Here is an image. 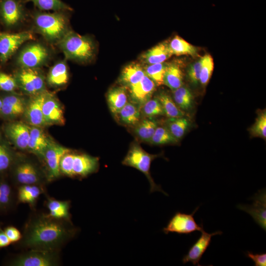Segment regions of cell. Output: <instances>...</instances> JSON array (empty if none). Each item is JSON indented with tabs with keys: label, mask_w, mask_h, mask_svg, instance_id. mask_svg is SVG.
Segmentation results:
<instances>
[{
	"label": "cell",
	"mask_w": 266,
	"mask_h": 266,
	"mask_svg": "<svg viewBox=\"0 0 266 266\" xmlns=\"http://www.w3.org/2000/svg\"><path fill=\"white\" fill-rule=\"evenodd\" d=\"M78 232L71 220L55 218L34 210L24 225L21 239L14 244L24 250L61 251Z\"/></svg>",
	"instance_id": "6da1fadb"
},
{
	"label": "cell",
	"mask_w": 266,
	"mask_h": 266,
	"mask_svg": "<svg viewBox=\"0 0 266 266\" xmlns=\"http://www.w3.org/2000/svg\"><path fill=\"white\" fill-rule=\"evenodd\" d=\"M67 11L48 12L37 10L33 12L35 30L48 42L58 43L70 30Z\"/></svg>",
	"instance_id": "7a4b0ae2"
},
{
	"label": "cell",
	"mask_w": 266,
	"mask_h": 266,
	"mask_svg": "<svg viewBox=\"0 0 266 266\" xmlns=\"http://www.w3.org/2000/svg\"><path fill=\"white\" fill-rule=\"evenodd\" d=\"M68 60L84 62L91 60L95 53V45L89 36L81 35L69 30L58 42Z\"/></svg>",
	"instance_id": "3957f363"
},
{
	"label": "cell",
	"mask_w": 266,
	"mask_h": 266,
	"mask_svg": "<svg viewBox=\"0 0 266 266\" xmlns=\"http://www.w3.org/2000/svg\"><path fill=\"white\" fill-rule=\"evenodd\" d=\"M9 171L10 180L16 187L25 185L46 186L49 183L44 168L30 159L17 157Z\"/></svg>",
	"instance_id": "277c9868"
},
{
	"label": "cell",
	"mask_w": 266,
	"mask_h": 266,
	"mask_svg": "<svg viewBox=\"0 0 266 266\" xmlns=\"http://www.w3.org/2000/svg\"><path fill=\"white\" fill-rule=\"evenodd\" d=\"M61 251L28 249L10 256L5 262L10 266H57L61 264Z\"/></svg>",
	"instance_id": "5b68a950"
},
{
	"label": "cell",
	"mask_w": 266,
	"mask_h": 266,
	"mask_svg": "<svg viewBox=\"0 0 266 266\" xmlns=\"http://www.w3.org/2000/svg\"><path fill=\"white\" fill-rule=\"evenodd\" d=\"M160 156L150 154L145 151L138 144H135L131 147L122 163L138 169L146 175L150 183V193L159 191L168 196L160 186L155 183L150 172L152 161Z\"/></svg>",
	"instance_id": "8992f818"
},
{
	"label": "cell",
	"mask_w": 266,
	"mask_h": 266,
	"mask_svg": "<svg viewBox=\"0 0 266 266\" xmlns=\"http://www.w3.org/2000/svg\"><path fill=\"white\" fill-rule=\"evenodd\" d=\"M50 57L46 46L39 42H31L20 50L16 63L21 68H40L48 63Z\"/></svg>",
	"instance_id": "52a82bcc"
},
{
	"label": "cell",
	"mask_w": 266,
	"mask_h": 266,
	"mask_svg": "<svg viewBox=\"0 0 266 266\" xmlns=\"http://www.w3.org/2000/svg\"><path fill=\"white\" fill-rule=\"evenodd\" d=\"M14 77L18 88L30 96L46 90V77L40 68H21L15 72Z\"/></svg>",
	"instance_id": "ba28073f"
},
{
	"label": "cell",
	"mask_w": 266,
	"mask_h": 266,
	"mask_svg": "<svg viewBox=\"0 0 266 266\" xmlns=\"http://www.w3.org/2000/svg\"><path fill=\"white\" fill-rule=\"evenodd\" d=\"M199 208H196L191 214H186L181 212H176L168 222L166 226L163 231L166 234L169 233H176L179 234H189L196 231L202 232L204 230L202 224H198L194 215Z\"/></svg>",
	"instance_id": "9c48e42d"
},
{
	"label": "cell",
	"mask_w": 266,
	"mask_h": 266,
	"mask_svg": "<svg viewBox=\"0 0 266 266\" xmlns=\"http://www.w3.org/2000/svg\"><path fill=\"white\" fill-rule=\"evenodd\" d=\"M33 39V34L30 31L0 33V61L6 62L22 45Z\"/></svg>",
	"instance_id": "30bf717a"
},
{
	"label": "cell",
	"mask_w": 266,
	"mask_h": 266,
	"mask_svg": "<svg viewBox=\"0 0 266 266\" xmlns=\"http://www.w3.org/2000/svg\"><path fill=\"white\" fill-rule=\"evenodd\" d=\"M70 151L68 148L55 142L45 151L41 160L43 163L44 168L49 183L61 177L60 160L65 153Z\"/></svg>",
	"instance_id": "8fae6325"
},
{
	"label": "cell",
	"mask_w": 266,
	"mask_h": 266,
	"mask_svg": "<svg viewBox=\"0 0 266 266\" xmlns=\"http://www.w3.org/2000/svg\"><path fill=\"white\" fill-rule=\"evenodd\" d=\"M24 3L21 0H0V17L7 27L15 26L26 17Z\"/></svg>",
	"instance_id": "7c38bea8"
},
{
	"label": "cell",
	"mask_w": 266,
	"mask_h": 266,
	"mask_svg": "<svg viewBox=\"0 0 266 266\" xmlns=\"http://www.w3.org/2000/svg\"><path fill=\"white\" fill-rule=\"evenodd\" d=\"M48 92L46 90L31 96L28 100L23 115L31 126L42 128L47 126L43 117L42 105Z\"/></svg>",
	"instance_id": "4fadbf2b"
},
{
	"label": "cell",
	"mask_w": 266,
	"mask_h": 266,
	"mask_svg": "<svg viewBox=\"0 0 266 266\" xmlns=\"http://www.w3.org/2000/svg\"><path fill=\"white\" fill-rule=\"evenodd\" d=\"M19 204L17 187L4 174L0 175V215L13 212Z\"/></svg>",
	"instance_id": "5bb4252c"
},
{
	"label": "cell",
	"mask_w": 266,
	"mask_h": 266,
	"mask_svg": "<svg viewBox=\"0 0 266 266\" xmlns=\"http://www.w3.org/2000/svg\"><path fill=\"white\" fill-rule=\"evenodd\" d=\"M42 112L47 126L65 125V119L61 104L57 98L49 92L43 102Z\"/></svg>",
	"instance_id": "9a60e30c"
},
{
	"label": "cell",
	"mask_w": 266,
	"mask_h": 266,
	"mask_svg": "<svg viewBox=\"0 0 266 266\" xmlns=\"http://www.w3.org/2000/svg\"><path fill=\"white\" fill-rule=\"evenodd\" d=\"M250 205L239 204L237 208L249 214L264 230H266V194L265 190L259 191L253 198Z\"/></svg>",
	"instance_id": "2e32d148"
},
{
	"label": "cell",
	"mask_w": 266,
	"mask_h": 266,
	"mask_svg": "<svg viewBox=\"0 0 266 266\" xmlns=\"http://www.w3.org/2000/svg\"><path fill=\"white\" fill-rule=\"evenodd\" d=\"M4 130L6 136L17 148L28 150L30 126L23 122H13L6 124Z\"/></svg>",
	"instance_id": "e0dca14e"
},
{
	"label": "cell",
	"mask_w": 266,
	"mask_h": 266,
	"mask_svg": "<svg viewBox=\"0 0 266 266\" xmlns=\"http://www.w3.org/2000/svg\"><path fill=\"white\" fill-rule=\"evenodd\" d=\"M55 142L42 127L30 126L28 150L40 160L46 149Z\"/></svg>",
	"instance_id": "ac0fdd59"
},
{
	"label": "cell",
	"mask_w": 266,
	"mask_h": 266,
	"mask_svg": "<svg viewBox=\"0 0 266 266\" xmlns=\"http://www.w3.org/2000/svg\"><path fill=\"white\" fill-rule=\"evenodd\" d=\"M201 233L200 237L190 248L187 254L183 257L182 260L183 264L191 262L194 266H200V261L209 247L212 237L222 233V232L219 231L211 233H207L205 231Z\"/></svg>",
	"instance_id": "d6986e66"
},
{
	"label": "cell",
	"mask_w": 266,
	"mask_h": 266,
	"mask_svg": "<svg viewBox=\"0 0 266 266\" xmlns=\"http://www.w3.org/2000/svg\"><path fill=\"white\" fill-rule=\"evenodd\" d=\"M156 86L154 81L145 75L138 82L128 88L131 102L140 108L146 101L151 99Z\"/></svg>",
	"instance_id": "ffe728a7"
},
{
	"label": "cell",
	"mask_w": 266,
	"mask_h": 266,
	"mask_svg": "<svg viewBox=\"0 0 266 266\" xmlns=\"http://www.w3.org/2000/svg\"><path fill=\"white\" fill-rule=\"evenodd\" d=\"M99 166L98 157L84 153H75L72 161V178H83L97 171Z\"/></svg>",
	"instance_id": "44dd1931"
},
{
	"label": "cell",
	"mask_w": 266,
	"mask_h": 266,
	"mask_svg": "<svg viewBox=\"0 0 266 266\" xmlns=\"http://www.w3.org/2000/svg\"><path fill=\"white\" fill-rule=\"evenodd\" d=\"M2 105L0 114L11 119L24 114L28 100L18 94L10 93L1 98Z\"/></svg>",
	"instance_id": "7402d4cb"
},
{
	"label": "cell",
	"mask_w": 266,
	"mask_h": 266,
	"mask_svg": "<svg viewBox=\"0 0 266 266\" xmlns=\"http://www.w3.org/2000/svg\"><path fill=\"white\" fill-rule=\"evenodd\" d=\"M47 193L46 186L39 185H25L17 187L19 203L29 205L32 210H35L37 200L42 194Z\"/></svg>",
	"instance_id": "603a6c76"
},
{
	"label": "cell",
	"mask_w": 266,
	"mask_h": 266,
	"mask_svg": "<svg viewBox=\"0 0 266 266\" xmlns=\"http://www.w3.org/2000/svg\"><path fill=\"white\" fill-rule=\"evenodd\" d=\"M69 79V73L66 61L55 64L49 70L46 82L51 87L60 88L65 86Z\"/></svg>",
	"instance_id": "cb8c5ba5"
},
{
	"label": "cell",
	"mask_w": 266,
	"mask_h": 266,
	"mask_svg": "<svg viewBox=\"0 0 266 266\" xmlns=\"http://www.w3.org/2000/svg\"><path fill=\"white\" fill-rule=\"evenodd\" d=\"M45 205L49 212L47 213L50 216L66 220H71L69 212L70 201L56 200L46 194Z\"/></svg>",
	"instance_id": "d4e9b609"
},
{
	"label": "cell",
	"mask_w": 266,
	"mask_h": 266,
	"mask_svg": "<svg viewBox=\"0 0 266 266\" xmlns=\"http://www.w3.org/2000/svg\"><path fill=\"white\" fill-rule=\"evenodd\" d=\"M172 55L169 43L165 41L147 51L142 55L141 58L144 63L150 65L164 63Z\"/></svg>",
	"instance_id": "484cf974"
},
{
	"label": "cell",
	"mask_w": 266,
	"mask_h": 266,
	"mask_svg": "<svg viewBox=\"0 0 266 266\" xmlns=\"http://www.w3.org/2000/svg\"><path fill=\"white\" fill-rule=\"evenodd\" d=\"M145 75L144 68L138 63H133L123 68L119 81L123 86L128 88L138 82Z\"/></svg>",
	"instance_id": "4316f807"
},
{
	"label": "cell",
	"mask_w": 266,
	"mask_h": 266,
	"mask_svg": "<svg viewBox=\"0 0 266 266\" xmlns=\"http://www.w3.org/2000/svg\"><path fill=\"white\" fill-rule=\"evenodd\" d=\"M107 100L111 113L117 115L128 102L127 87H118L109 90L107 95Z\"/></svg>",
	"instance_id": "83f0119b"
},
{
	"label": "cell",
	"mask_w": 266,
	"mask_h": 266,
	"mask_svg": "<svg viewBox=\"0 0 266 266\" xmlns=\"http://www.w3.org/2000/svg\"><path fill=\"white\" fill-rule=\"evenodd\" d=\"M163 83L172 91L182 86L183 74L177 65L173 63L167 64L164 75Z\"/></svg>",
	"instance_id": "f1b7e54d"
},
{
	"label": "cell",
	"mask_w": 266,
	"mask_h": 266,
	"mask_svg": "<svg viewBox=\"0 0 266 266\" xmlns=\"http://www.w3.org/2000/svg\"><path fill=\"white\" fill-rule=\"evenodd\" d=\"M140 108L138 105L131 101H128L117 115L124 124L135 125L140 121Z\"/></svg>",
	"instance_id": "f546056e"
},
{
	"label": "cell",
	"mask_w": 266,
	"mask_h": 266,
	"mask_svg": "<svg viewBox=\"0 0 266 266\" xmlns=\"http://www.w3.org/2000/svg\"><path fill=\"white\" fill-rule=\"evenodd\" d=\"M23 3L32 2L39 10L72 11V9L62 0H21Z\"/></svg>",
	"instance_id": "4dcf8cb0"
},
{
	"label": "cell",
	"mask_w": 266,
	"mask_h": 266,
	"mask_svg": "<svg viewBox=\"0 0 266 266\" xmlns=\"http://www.w3.org/2000/svg\"><path fill=\"white\" fill-rule=\"evenodd\" d=\"M157 122L151 118L145 119L135 125L134 133L141 140L150 142L156 128Z\"/></svg>",
	"instance_id": "1f68e13d"
},
{
	"label": "cell",
	"mask_w": 266,
	"mask_h": 266,
	"mask_svg": "<svg viewBox=\"0 0 266 266\" xmlns=\"http://www.w3.org/2000/svg\"><path fill=\"white\" fill-rule=\"evenodd\" d=\"M169 47L172 55L195 56L197 54L196 47L178 35H176L170 41Z\"/></svg>",
	"instance_id": "d6a6232c"
},
{
	"label": "cell",
	"mask_w": 266,
	"mask_h": 266,
	"mask_svg": "<svg viewBox=\"0 0 266 266\" xmlns=\"http://www.w3.org/2000/svg\"><path fill=\"white\" fill-rule=\"evenodd\" d=\"M162 106L164 114L169 118L182 117L184 112L180 109L172 98L166 93L161 92L157 97Z\"/></svg>",
	"instance_id": "836d02e7"
},
{
	"label": "cell",
	"mask_w": 266,
	"mask_h": 266,
	"mask_svg": "<svg viewBox=\"0 0 266 266\" xmlns=\"http://www.w3.org/2000/svg\"><path fill=\"white\" fill-rule=\"evenodd\" d=\"M189 125V121L182 117L170 118L167 121L166 127L172 136L179 140L184 136Z\"/></svg>",
	"instance_id": "e575fe53"
},
{
	"label": "cell",
	"mask_w": 266,
	"mask_h": 266,
	"mask_svg": "<svg viewBox=\"0 0 266 266\" xmlns=\"http://www.w3.org/2000/svg\"><path fill=\"white\" fill-rule=\"evenodd\" d=\"M17 157L8 146L0 142V175L9 171Z\"/></svg>",
	"instance_id": "d590c367"
},
{
	"label": "cell",
	"mask_w": 266,
	"mask_h": 266,
	"mask_svg": "<svg viewBox=\"0 0 266 266\" xmlns=\"http://www.w3.org/2000/svg\"><path fill=\"white\" fill-rule=\"evenodd\" d=\"M174 101L183 110H189L192 106L193 96L190 91L182 86L173 91Z\"/></svg>",
	"instance_id": "8d00e7d4"
},
{
	"label": "cell",
	"mask_w": 266,
	"mask_h": 266,
	"mask_svg": "<svg viewBox=\"0 0 266 266\" xmlns=\"http://www.w3.org/2000/svg\"><path fill=\"white\" fill-rule=\"evenodd\" d=\"M167 66L166 63L148 65L144 68L145 75L150 78L156 85L163 84L164 73Z\"/></svg>",
	"instance_id": "74e56055"
},
{
	"label": "cell",
	"mask_w": 266,
	"mask_h": 266,
	"mask_svg": "<svg viewBox=\"0 0 266 266\" xmlns=\"http://www.w3.org/2000/svg\"><path fill=\"white\" fill-rule=\"evenodd\" d=\"M201 69L200 81L202 85H206L212 75L214 63L212 57L209 54H206L200 59Z\"/></svg>",
	"instance_id": "f35d334b"
},
{
	"label": "cell",
	"mask_w": 266,
	"mask_h": 266,
	"mask_svg": "<svg viewBox=\"0 0 266 266\" xmlns=\"http://www.w3.org/2000/svg\"><path fill=\"white\" fill-rule=\"evenodd\" d=\"M140 112L148 118L164 115V112L160 102L157 98L150 99L140 108Z\"/></svg>",
	"instance_id": "ab89813d"
},
{
	"label": "cell",
	"mask_w": 266,
	"mask_h": 266,
	"mask_svg": "<svg viewBox=\"0 0 266 266\" xmlns=\"http://www.w3.org/2000/svg\"><path fill=\"white\" fill-rule=\"evenodd\" d=\"M178 141L170 133L166 127H157L150 142L154 144L160 145L174 143Z\"/></svg>",
	"instance_id": "60d3db41"
},
{
	"label": "cell",
	"mask_w": 266,
	"mask_h": 266,
	"mask_svg": "<svg viewBox=\"0 0 266 266\" xmlns=\"http://www.w3.org/2000/svg\"><path fill=\"white\" fill-rule=\"evenodd\" d=\"M250 134L253 137L266 138V112L263 110L260 112L255 123L249 129Z\"/></svg>",
	"instance_id": "b9f144b4"
},
{
	"label": "cell",
	"mask_w": 266,
	"mask_h": 266,
	"mask_svg": "<svg viewBox=\"0 0 266 266\" xmlns=\"http://www.w3.org/2000/svg\"><path fill=\"white\" fill-rule=\"evenodd\" d=\"M18 88L14 76L0 72V89L7 92H12Z\"/></svg>",
	"instance_id": "7bdbcfd3"
},
{
	"label": "cell",
	"mask_w": 266,
	"mask_h": 266,
	"mask_svg": "<svg viewBox=\"0 0 266 266\" xmlns=\"http://www.w3.org/2000/svg\"><path fill=\"white\" fill-rule=\"evenodd\" d=\"M200 59L190 66L188 70V75L190 81L193 84H197L200 81Z\"/></svg>",
	"instance_id": "ee69618b"
},
{
	"label": "cell",
	"mask_w": 266,
	"mask_h": 266,
	"mask_svg": "<svg viewBox=\"0 0 266 266\" xmlns=\"http://www.w3.org/2000/svg\"><path fill=\"white\" fill-rule=\"evenodd\" d=\"M3 230L11 244H14L21 239L22 233L16 227L13 226H8Z\"/></svg>",
	"instance_id": "f6af8a7d"
},
{
	"label": "cell",
	"mask_w": 266,
	"mask_h": 266,
	"mask_svg": "<svg viewBox=\"0 0 266 266\" xmlns=\"http://www.w3.org/2000/svg\"><path fill=\"white\" fill-rule=\"evenodd\" d=\"M247 257L249 258L254 262L255 266H266V254H254L252 252L247 251L246 253Z\"/></svg>",
	"instance_id": "bcb514c9"
},
{
	"label": "cell",
	"mask_w": 266,
	"mask_h": 266,
	"mask_svg": "<svg viewBox=\"0 0 266 266\" xmlns=\"http://www.w3.org/2000/svg\"><path fill=\"white\" fill-rule=\"evenodd\" d=\"M10 244L11 241L0 225V249L6 247Z\"/></svg>",
	"instance_id": "7dc6e473"
},
{
	"label": "cell",
	"mask_w": 266,
	"mask_h": 266,
	"mask_svg": "<svg viewBox=\"0 0 266 266\" xmlns=\"http://www.w3.org/2000/svg\"><path fill=\"white\" fill-rule=\"evenodd\" d=\"M2 105V100H1V98H0V112H1Z\"/></svg>",
	"instance_id": "c3c4849f"
},
{
	"label": "cell",
	"mask_w": 266,
	"mask_h": 266,
	"mask_svg": "<svg viewBox=\"0 0 266 266\" xmlns=\"http://www.w3.org/2000/svg\"><path fill=\"white\" fill-rule=\"evenodd\" d=\"M0 137H1V134H0Z\"/></svg>",
	"instance_id": "681fc988"
}]
</instances>
